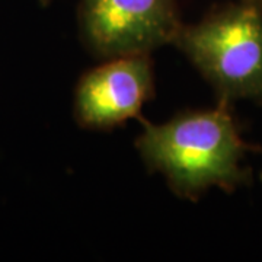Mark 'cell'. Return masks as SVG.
<instances>
[{"label": "cell", "mask_w": 262, "mask_h": 262, "mask_svg": "<svg viewBox=\"0 0 262 262\" xmlns=\"http://www.w3.org/2000/svg\"><path fill=\"white\" fill-rule=\"evenodd\" d=\"M77 18L86 47L102 58L150 54L182 28L177 0H80Z\"/></svg>", "instance_id": "3"}, {"label": "cell", "mask_w": 262, "mask_h": 262, "mask_svg": "<svg viewBox=\"0 0 262 262\" xmlns=\"http://www.w3.org/2000/svg\"><path fill=\"white\" fill-rule=\"evenodd\" d=\"M53 0H39V3L42 5V6H47L48 3H51Z\"/></svg>", "instance_id": "5"}, {"label": "cell", "mask_w": 262, "mask_h": 262, "mask_svg": "<svg viewBox=\"0 0 262 262\" xmlns=\"http://www.w3.org/2000/svg\"><path fill=\"white\" fill-rule=\"evenodd\" d=\"M261 179H262V173H261Z\"/></svg>", "instance_id": "6"}, {"label": "cell", "mask_w": 262, "mask_h": 262, "mask_svg": "<svg viewBox=\"0 0 262 262\" xmlns=\"http://www.w3.org/2000/svg\"><path fill=\"white\" fill-rule=\"evenodd\" d=\"M229 105L182 111L162 124L141 120L136 141L141 159L179 198L195 200L213 187L230 192L248 184L249 170L242 166L248 146Z\"/></svg>", "instance_id": "1"}, {"label": "cell", "mask_w": 262, "mask_h": 262, "mask_svg": "<svg viewBox=\"0 0 262 262\" xmlns=\"http://www.w3.org/2000/svg\"><path fill=\"white\" fill-rule=\"evenodd\" d=\"M155 96L150 54L106 58L86 72L75 91V118L84 128L111 130L140 117L141 108Z\"/></svg>", "instance_id": "4"}, {"label": "cell", "mask_w": 262, "mask_h": 262, "mask_svg": "<svg viewBox=\"0 0 262 262\" xmlns=\"http://www.w3.org/2000/svg\"><path fill=\"white\" fill-rule=\"evenodd\" d=\"M214 88L220 102L262 105V0H239L182 25L173 41Z\"/></svg>", "instance_id": "2"}]
</instances>
